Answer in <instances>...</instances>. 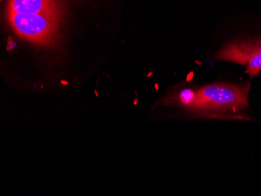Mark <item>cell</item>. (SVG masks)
I'll list each match as a JSON object with an SVG mask.
<instances>
[{"label": "cell", "instance_id": "obj_1", "mask_svg": "<svg viewBox=\"0 0 261 196\" xmlns=\"http://www.w3.org/2000/svg\"><path fill=\"white\" fill-rule=\"evenodd\" d=\"M250 83L228 84L215 83L207 85L197 90V103L194 114H236L249 106L248 96Z\"/></svg>", "mask_w": 261, "mask_h": 196}, {"label": "cell", "instance_id": "obj_2", "mask_svg": "<svg viewBox=\"0 0 261 196\" xmlns=\"http://www.w3.org/2000/svg\"><path fill=\"white\" fill-rule=\"evenodd\" d=\"M61 11L40 14L7 12L10 25L22 37L39 43L49 42L55 34Z\"/></svg>", "mask_w": 261, "mask_h": 196}, {"label": "cell", "instance_id": "obj_3", "mask_svg": "<svg viewBox=\"0 0 261 196\" xmlns=\"http://www.w3.org/2000/svg\"><path fill=\"white\" fill-rule=\"evenodd\" d=\"M215 59L244 66L250 77H256L261 71V39L230 42L215 55Z\"/></svg>", "mask_w": 261, "mask_h": 196}, {"label": "cell", "instance_id": "obj_4", "mask_svg": "<svg viewBox=\"0 0 261 196\" xmlns=\"http://www.w3.org/2000/svg\"><path fill=\"white\" fill-rule=\"evenodd\" d=\"M62 0H10L7 12L40 14L61 11Z\"/></svg>", "mask_w": 261, "mask_h": 196}, {"label": "cell", "instance_id": "obj_5", "mask_svg": "<svg viewBox=\"0 0 261 196\" xmlns=\"http://www.w3.org/2000/svg\"><path fill=\"white\" fill-rule=\"evenodd\" d=\"M176 102L185 109L194 113L197 103V90L186 88L178 92Z\"/></svg>", "mask_w": 261, "mask_h": 196}, {"label": "cell", "instance_id": "obj_6", "mask_svg": "<svg viewBox=\"0 0 261 196\" xmlns=\"http://www.w3.org/2000/svg\"><path fill=\"white\" fill-rule=\"evenodd\" d=\"M1 1H3V0H1Z\"/></svg>", "mask_w": 261, "mask_h": 196}]
</instances>
